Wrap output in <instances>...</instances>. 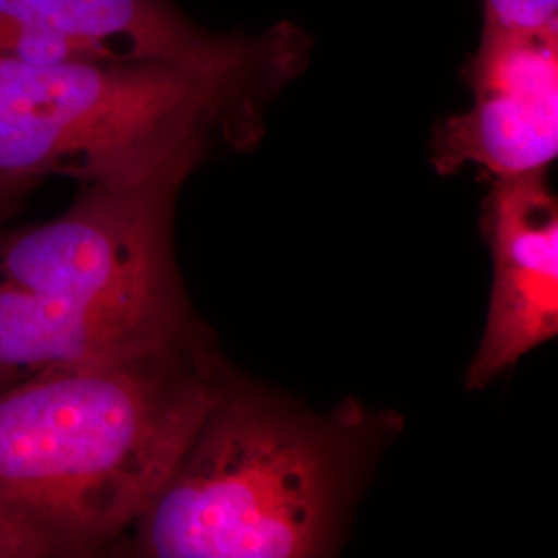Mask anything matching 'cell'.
<instances>
[{
    "mask_svg": "<svg viewBox=\"0 0 558 558\" xmlns=\"http://www.w3.org/2000/svg\"><path fill=\"white\" fill-rule=\"evenodd\" d=\"M311 50L306 32L279 21L259 52L221 69L0 57V180L122 186L189 154L248 147Z\"/></svg>",
    "mask_w": 558,
    "mask_h": 558,
    "instance_id": "cell-2",
    "label": "cell"
},
{
    "mask_svg": "<svg viewBox=\"0 0 558 558\" xmlns=\"http://www.w3.org/2000/svg\"><path fill=\"white\" fill-rule=\"evenodd\" d=\"M548 172L495 180L482 230L495 265L488 320L468 387L482 389L558 333V205Z\"/></svg>",
    "mask_w": 558,
    "mask_h": 558,
    "instance_id": "cell-7",
    "label": "cell"
},
{
    "mask_svg": "<svg viewBox=\"0 0 558 558\" xmlns=\"http://www.w3.org/2000/svg\"><path fill=\"white\" fill-rule=\"evenodd\" d=\"M345 435L279 401L221 387L172 476L133 525L135 555H323L350 488Z\"/></svg>",
    "mask_w": 558,
    "mask_h": 558,
    "instance_id": "cell-4",
    "label": "cell"
},
{
    "mask_svg": "<svg viewBox=\"0 0 558 558\" xmlns=\"http://www.w3.org/2000/svg\"><path fill=\"white\" fill-rule=\"evenodd\" d=\"M484 23L507 27L558 25V0H482Z\"/></svg>",
    "mask_w": 558,
    "mask_h": 558,
    "instance_id": "cell-8",
    "label": "cell"
},
{
    "mask_svg": "<svg viewBox=\"0 0 558 558\" xmlns=\"http://www.w3.org/2000/svg\"><path fill=\"white\" fill-rule=\"evenodd\" d=\"M465 81L474 101L437 126L435 170L476 166L493 180L548 172L558 156V25L484 23Z\"/></svg>",
    "mask_w": 558,
    "mask_h": 558,
    "instance_id": "cell-5",
    "label": "cell"
},
{
    "mask_svg": "<svg viewBox=\"0 0 558 558\" xmlns=\"http://www.w3.org/2000/svg\"><path fill=\"white\" fill-rule=\"evenodd\" d=\"M0 558H41L38 548L13 530L0 525Z\"/></svg>",
    "mask_w": 558,
    "mask_h": 558,
    "instance_id": "cell-9",
    "label": "cell"
},
{
    "mask_svg": "<svg viewBox=\"0 0 558 558\" xmlns=\"http://www.w3.org/2000/svg\"><path fill=\"white\" fill-rule=\"evenodd\" d=\"M27 189H29V186H25V184H15V182L0 180V216H2L13 203H17L21 193H25Z\"/></svg>",
    "mask_w": 558,
    "mask_h": 558,
    "instance_id": "cell-10",
    "label": "cell"
},
{
    "mask_svg": "<svg viewBox=\"0 0 558 558\" xmlns=\"http://www.w3.org/2000/svg\"><path fill=\"white\" fill-rule=\"evenodd\" d=\"M220 389L195 345L0 389V525L40 557L110 546L160 495Z\"/></svg>",
    "mask_w": 558,
    "mask_h": 558,
    "instance_id": "cell-1",
    "label": "cell"
},
{
    "mask_svg": "<svg viewBox=\"0 0 558 558\" xmlns=\"http://www.w3.org/2000/svg\"><path fill=\"white\" fill-rule=\"evenodd\" d=\"M203 158L189 154L135 184H85L59 218L0 234V389L195 343L172 216Z\"/></svg>",
    "mask_w": 558,
    "mask_h": 558,
    "instance_id": "cell-3",
    "label": "cell"
},
{
    "mask_svg": "<svg viewBox=\"0 0 558 558\" xmlns=\"http://www.w3.org/2000/svg\"><path fill=\"white\" fill-rule=\"evenodd\" d=\"M259 36L216 34L174 0H0V57L25 62H172L221 69L253 57Z\"/></svg>",
    "mask_w": 558,
    "mask_h": 558,
    "instance_id": "cell-6",
    "label": "cell"
}]
</instances>
